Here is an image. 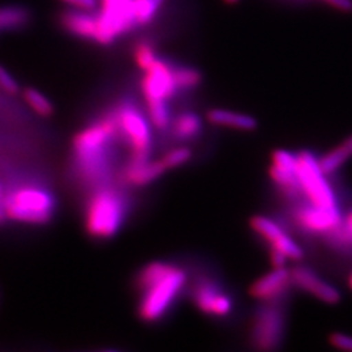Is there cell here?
<instances>
[{
	"label": "cell",
	"instance_id": "cell-26",
	"mask_svg": "<svg viewBox=\"0 0 352 352\" xmlns=\"http://www.w3.org/2000/svg\"><path fill=\"white\" fill-rule=\"evenodd\" d=\"M155 60H157L155 52L149 43L141 42L138 45V47L135 50V62L139 65V68L145 72L146 69L151 68Z\"/></svg>",
	"mask_w": 352,
	"mask_h": 352
},
{
	"label": "cell",
	"instance_id": "cell-24",
	"mask_svg": "<svg viewBox=\"0 0 352 352\" xmlns=\"http://www.w3.org/2000/svg\"><path fill=\"white\" fill-rule=\"evenodd\" d=\"M174 77L176 87L179 90H190L196 88L201 81V75L196 69L189 67L174 68Z\"/></svg>",
	"mask_w": 352,
	"mask_h": 352
},
{
	"label": "cell",
	"instance_id": "cell-2",
	"mask_svg": "<svg viewBox=\"0 0 352 352\" xmlns=\"http://www.w3.org/2000/svg\"><path fill=\"white\" fill-rule=\"evenodd\" d=\"M138 282L141 291L140 317L146 322H154L168 312L186 287L187 274L180 266L154 261L140 272Z\"/></svg>",
	"mask_w": 352,
	"mask_h": 352
},
{
	"label": "cell",
	"instance_id": "cell-4",
	"mask_svg": "<svg viewBox=\"0 0 352 352\" xmlns=\"http://www.w3.org/2000/svg\"><path fill=\"white\" fill-rule=\"evenodd\" d=\"M126 215V197L116 189L101 187L89 199L85 226L94 238H113L120 230Z\"/></svg>",
	"mask_w": 352,
	"mask_h": 352
},
{
	"label": "cell",
	"instance_id": "cell-32",
	"mask_svg": "<svg viewBox=\"0 0 352 352\" xmlns=\"http://www.w3.org/2000/svg\"><path fill=\"white\" fill-rule=\"evenodd\" d=\"M349 287L352 289V272L349 274Z\"/></svg>",
	"mask_w": 352,
	"mask_h": 352
},
{
	"label": "cell",
	"instance_id": "cell-25",
	"mask_svg": "<svg viewBox=\"0 0 352 352\" xmlns=\"http://www.w3.org/2000/svg\"><path fill=\"white\" fill-rule=\"evenodd\" d=\"M192 157V153L189 151L188 148L186 146H179L175 149H171L167 151L164 155V158L161 160V162L164 164L166 170H171V168H176L180 167L184 164H187Z\"/></svg>",
	"mask_w": 352,
	"mask_h": 352
},
{
	"label": "cell",
	"instance_id": "cell-9",
	"mask_svg": "<svg viewBox=\"0 0 352 352\" xmlns=\"http://www.w3.org/2000/svg\"><path fill=\"white\" fill-rule=\"evenodd\" d=\"M192 299L201 312L213 317H226L234 308L231 296L210 279H202L195 285Z\"/></svg>",
	"mask_w": 352,
	"mask_h": 352
},
{
	"label": "cell",
	"instance_id": "cell-12",
	"mask_svg": "<svg viewBox=\"0 0 352 352\" xmlns=\"http://www.w3.org/2000/svg\"><path fill=\"white\" fill-rule=\"evenodd\" d=\"M289 276L292 286L312 295L320 302L327 304H337L340 302V291L320 277L314 269L308 266H296L289 270Z\"/></svg>",
	"mask_w": 352,
	"mask_h": 352
},
{
	"label": "cell",
	"instance_id": "cell-13",
	"mask_svg": "<svg viewBox=\"0 0 352 352\" xmlns=\"http://www.w3.org/2000/svg\"><path fill=\"white\" fill-rule=\"evenodd\" d=\"M292 286L289 270L282 267H274L272 272L258 278L251 286L252 296L257 300L265 302H274L279 300Z\"/></svg>",
	"mask_w": 352,
	"mask_h": 352
},
{
	"label": "cell",
	"instance_id": "cell-22",
	"mask_svg": "<svg viewBox=\"0 0 352 352\" xmlns=\"http://www.w3.org/2000/svg\"><path fill=\"white\" fill-rule=\"evenodd\" d=\"M23 97L26 104L33 113H37L41 118H49L54 113V106L50 100L34 88H26L23 91Z\"/></svg>",
	"mask_w": 352,
	"mask_h": 352
},
{
	"label": "cell",
	"instance_id": "cell-17",
	"mask_svg": "<svg viewBox=\"0 0 352 352\" xmlns=\"http://www.w3.org/2000/svg\"><path fill=\"white\" fill-rule=\"evenodd\" d=\"M32 13L23 6L0 7V33L21 30L30 24Z\"/></svg>",
	"mask_w": 352,
	"mask_h": 352
},
{
	"label": "cell",
	"instance_id": "cell-21",
	"mask_svg": "<svg viewBox=\"0 0 352 352\" xmlns=\"http://www.w3.org/2000/svg\"><path fill=\"white\" fill-rule=\"evenodd\" d=\"M146 115L153 126L157 129L164 131L171 124V116H170V107L167 101L160 100H149L146 101Z\"/></svg>",
	"mask_w": 352,
	"mask_h": 352
},
{
	"label": "cell",
	"instance_id": "cell-33",
	"mask_svg": "<svg viewBox=\"0 0 352 352\" xmlns=\"http://www.w3.org/2000/svg\"><path fill=\"white\" fill-rule=\"evenodd\" d=\"M227 3H235V1H238V0H225Z\"/></svg>",
	"mask_w": 352,
	"mask_h": 352
},
{
	"label": "cell",
	"instance_id": "cell-3",
	"mask_svg": "<svg viewBox=\"0 0 352 352\" xmlns=\"http://www.w3.org/2000/svg\"><path fill=\"white\" fill-rule=\"evenodd\" d=\"M55 206L54 195L36 183H21L4 190L6 218L17 223L45 225L55 213Z\"/></svg>",
	"mask_w": 352,
	"mask_h": 352
},
{
	"label": "cell",
	"instance_id": "cell-27",
	"mask_svg": "<svg viewBox=\"0 0 352 352\" xmlns=\"http://www.w3.org/2000/svg\"><path fill=\"white\" fill-rule=\"evenodd\" d=\"M0 90L11 96H14L20 91V85L16 81V78L1 64H0Z\"/></svg>",
	"mask_w": 352,
	"mask_h": 352
},
{
	"label": "cell",
	"instance_id": "cell-11",
	"mask_svg": "<svg viewBox=\"0 0 352 352\" xmlns=\"http://www.w3.org/2000/svg\"><path fill=\"white\" fill-rule=\"evenodd\" d=\"M269 175L285 196L291 199L302 195L296 175V154L279 149L273 153Z\"/></svg>",
	"mask_w": 352,
	"mask_h": 352
},
{
	"label": "cell",
	"instance_id": "cell-1",
	"mask_svg": "<svg viewBox=\"0 0 352 352\" xmlns=\"http://www.w3.org/2000/svg\"><path fill=\"white\" fill-rule=\"evenodd\" d=\"M119 131L113 113L81 129L74 140L76 171L88 184H102L110 173L113 144Z\"/></svg>",
	"mask_w": 352,
	"mask_h": 352
},
{
	"label": "cell",
	"instance_id": "cell-29",
	"mask_svg": "<svg viewBox=\"0 0 352 352\" xmlns=\"http://www.w3.org/2000/svg\"><path fill=\"white\" fill-rule=\"evenodd\" d=\"M65 3L74 6L78 10H82V11H88L91 12L96 10L97 7V0H63Z\"/></svg>",
	"mask_w": 352,
	"mask_h": 352
},
{
	"label": "cell",
	"instance_id": "cell-28",
	"mask_svg": "<svg viewBox=\"0 0 352 352\" xmlns=\"http://www.w3.org/2000/svg\"><path fill=\"white\" fill-rule=\"evenodd\" d=\"M330 343L344 351H352V337L351 336H346L342 333H334L330 336Z\"/></svg>",
	"mask_w": 352,
	"mask_h": 352
},
{
	"label": "cell",
	"instance_id": "cell-6",
	"mask_svg": "<svg viewBox=\"0 0 352 352\" xmlns=\"http://www.w3.org/2000/svg\"><path fill=\"white\" fill-rule=\"evenodd\" d=\"M113 116L119 135H123L131 149V161L148 160L151 149V124L148 115L132 103L120 104Z\"/></svg>",
	"mask_w": 352,
	"mask_h": 352
},
{
	"label": "cell",
	"instance_id": "cell-5",
	"mask_svg": "<svg viewBox=\"0 0 352 352\" xmlns=\"http://www.w3.org/2000/svg\"><path fill=\"white\" fill-rule=\"evenodd\" d=\"M296 175L300 192L307 201L324 209H340L336 193L321 170L318 158L309 151L296 154Z\"/></svg>",
	"mask_w": 352,
	"mask_h": 352
},
{
	"label": "cell",
	"instance_id": "cell-31",
	"mask_svg": "<svg viewBox=\"0 0 352 352\" xmlns=\"http://www.w3.org/2000/svg\"><path fill=\"white\" fill-rule=\"evenodd\" d=\"M7 221L6 213H4V188L0 182V225H3Z\"/></svg>",
	"mask_w": 352,
	"mask_h": 352
},
{
	"label": "cell",
	"instance_id": "cell-8",
	"mask_svg": "<svg viewBox=\"0 0 352 352\" xmlns=\"http://www.w3.org/2000/svg\"><path fill=\"white\" fill-rule=\"evenodd\" d=\"M141 89L145 101H168L179 90L176 87L174 68L157 58L151 68L145 71V76L141 81Z\"/></svg>",
	"mask_w": 352,
	"mask_h": 352
},
{
	"label": "cell",
	"instance_id": "cell-19",
	"mask_svg": "<svg viewBox=\"0 0 352 352\" xmlns=\"http://www.w3.org/2000/svg\"><path fill=\"white\" fill-rule=\"evenodd\" d=\"M327 243L340 252L352 253V209L340 217V223L325 234Z\"/></svg>",
	"mask_w": 352,
	"mask_h": 352
},
{
	"label": "cell",
	"instance_id": "cell-14",
	"mask_svg": "<svg viewBox=\"0 0 352 352\" xmlns=\"http://www.w3.org/2000/svg\"><path fill=\"white\" fill-rule=\"evenodd\" d=\"M166 171L161 161H151V158L142 161H129L123 170L122 177L126 184L142 187L157 180Z\"/></svg>",
	"mask_w": 352,
	"mask_h": 352
},
{
	"label": "cell",
	"instance_id": "cell-18",
	"mask_svg": "<svg viewBox=\"0 0 352 352\" xmlns=\"http://www.w3.org/2000/svg\"><path fill=\"white\" fill-rule=\"evenodd\" d=\"M352 158V135L344 140L340 145L327 151L322 157L318 158L321 170L327 174H334L343 164Z\"/></svg>",
	"mask_w": 352,
	"mask_h": 352
},
{
	"label": "cell",
	"instance_id": "cell-16",
	"mask_svg": "<svg viewBox=\"0 0 352 352\" xmlns=\"http://www.w3.org/2000/svg\"><path fill=\"white\" fill-rule=\"evenodd\" d=\"M208 120L214 126H225L236 131H253L257 126L256 119L250 115L225 109H215L209 111Z\"/></svg>",
	"mask_w": 352,
	"mask_h": 352
},
{
	"label": "cell",
	"instance_id": "cell-15",
	"mask_svg": "<svg viewBox=\"0 0 352 352\" xmlns=\"http://www.w3.org/2000/svg\"><path fill=\"white\" fill-rule=\"evenodd\" d=\"M62 24L64 28L77 37L94 41L97 32L96 13L87 11H69L62 16Z\"/></svg>",
	"mask_w": 352,
	"mask_h": 352
},
{
	"label": "cell",
	"instance_id": "cell-7",
	"mask_svg": "<svg viewBox=\"0 0 352 352\" xmlns=\"http://www.w3.org/2000/svg\"><path fill=\"white\" fill-rule=\"evenodd\" d=\"M285 329V311L274 302H267L253 317L251 342L260 351H273L282 343Z\"/></svg>",
	"mask_w": 352,
	"mask_h": 352
},
{
	"label": "cell",
	"instance_id": "cell-20",
	"mask_svg": "<svg viewBox=\"0 0 352 352\" xmlns=\"http://www.w3.org/2000/svg\"><path fill=\"white\" fill-rule=\"evenodd\" d=\"M173 135L177 140L193 139L201 131V119L193 113H183L177 115L171 124Z\"/></svg>",
	"mask_w": 352,
	"mask_h": 352
},
{
	"label": "cell",
	"instance_id": "cell-23",
	"mask_svg": "<svg viewBox=\"0 0 352 352\" xmlns=\"http://www.w3.org/2000/svg\"><path fill=\"white\" fill-rule=\"evenodd\" d=\"M164 0H133V11L138 25H145L158 12Z\"/></svg>",
	"mask_w": 352,
	"mask_h": 352
},
{
	"label": "cell",
	"instance_id": "cell-10",
	"mask_svg": "<svg viewBox=\"0 0 352 352\" xmlns=\"http://www.w3.org/2000/svg\"><path fill=\"white\" fill-rule=\"evenodd\" d=\"M340 209H324L308 201L298 205L292 210L295 225L308 234L325 235L340 223Z\"/></svg>",
	"mask_w": 352,
	"mask_h": 352
},
{
	"label": "cell",
	"instance_id": "cell-30",
	"mask_svg": "<svg viewBox=\"0 0 352 352\" xmlns=\"http://www.w3.org/2000/svg\"><path fill=\"white\" fill-rule=\"evenodd\" d=\"M329 4L334 6L336 8L342 10V11H351L352 1L351 0H327Z\"/></svg>",
	"mask_w": 352,
	"mask_h": 352
}]
</instances>
